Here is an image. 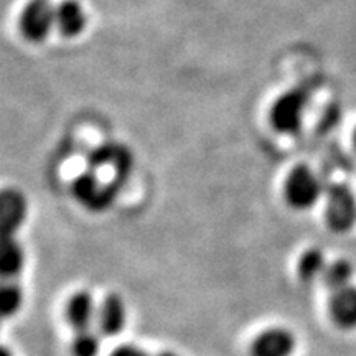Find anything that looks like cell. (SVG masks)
Returning <instances> with one entry per match:
<instances>
[{"instance_id":"6da1fadb","label":"cell","mask_w":356,"mask_h":356,"mask_svg":"<svg viewBox=\"0 0 356 356\" xmlns=\"http://www.w3.org/2000/svg\"><path fill=\"white\" fill-rule=\"evenodd\" d=\"M325 220L335 233H346L356 222V197L348 185L335 184L327 191Z\"/></svg>"},{"instance_id":"7a4b0ae2","label":"cell","mask_w":356,"mask_h":356,"mask_svg":"<svg viewBox=\"0 0 356 356\" xmlns=\"http://www.w3.org/2000/svg\"><path fill=\"white\" fill-rule=\"evenodd\" d=\"M309 97L302 89H291L275 99L270 109V122L282 134H296L304 124Z\"/></svg>"},{"instance_id":"3957f363","label":"cell","mask_w":356,"mask_h":356,"mask_svg":"<svg viewBox=\"0 0 356 356\" xmlns=\"http://www.w3.org/2000/svg\"><path fill=\"white\" fill-rule=\"evenodd\" d=\"M322 191L320 178L305 165L293 168L284 185V195H286L287 203L296 210H307V208L314 207L322 197Z\"/></svg>"},{"instance_id":"277c9868","label":"cell","mask_w":356,"mask_h":356,"mask_svg":"<svg viewBox=\"0 0 356 356\" xmlns=\"http://www.w3.org/2000/svg\"><path fill=\"white\" fill-rule=\"evenodd\" d=\"M55 24V7L48 0H32L20 17V29L30 42H43Z\"/></svg>"},{"instance_id":"5b68a950","label":"cell","mask_w":356,"mask_h":356,"mask_svg":"<svg viewBox=\"0 0 356 356\" xmlns=\"http://www.w3.org/2000/svg\"><path fill=\"white\" fill-rule=\"evenodd\" d=\"M29 213L24 193L15 188L0 190V238L15 236Z\"/></svg>"},{"instance_id":"8992f818","label":"cell","mask_w":356,"mask_h":356,"mask_svg":"<svg viewBox=\"0 0 356 356\" xmlns=\"http://www.w3.org/2000/svg\"><path fill=\"white\" fill-rule=\"evenodd\" d=\"M297 341L292 332L286 328H267L254 338L251 345V356H292Z\"/></svg>"},{"instance_id":"52a82bcc","label":"cell","mask_w":356,"mask_h":356,"mask_svg":"<svg viewBox=\"0 0 356 356\" xmlns=\"http://www.w3.org/2000/svg\"><path fill=\"white\" fill-rule=\"evenodd\" d=\"M127 322V309L124 300L115 293H109L97 307V330L104 337L121 335Z\"/></svg>"},{"instance_id":"ba28073f","label":"cell","mask_w":356,"mask_h":356,"mask_svg":"<svg viewBox=\"0 0 356 356\" xmlns=\"http://www.w3.org/2000/svg\"><path fill=\"white\" fill-rule=\"evenodd\" d=\"M330 317L340 328L353 330L356 328V287L348 286L332 292Z\"/></svg>"},{"instance_id":"9c48e42d","label":"cell","mask_w":356,"mask_h":356,"mask_svg":"<svg viewBox=\"0 0 356 356\" xmlns=\"http://www.w3.org/2000/svg\"><path fill=\"white\" fill-rule=\"evenodd\" d=\"M97 317V307L91 293L78 292L68 300L66 305V320L76 332L88 330L92 327Z\"/></svg>"},{"instance_id":"30bf717a","label":"cell","mask_w":356,"mask_h":356,"mask_svg":"<svg viewBox=\"0 0 356 356\" xmlns=\"http://www.w3.org/2000/svg\"><path fill=\"white\" fill-rule=\"evenodd\" d=\"M25 267V251L15 236L0 238V279H17Z\"/></svg>"},{"instance_id":"8fae6325","label":"cell","mask_w":356,"mask_h":356,"mask_svg":"<svg viewBox=\"0 0 356 356\" xmlns=\"http://www.w3.org/2000/svg\"><path fill=\"white\" fill-rule=\"evenodd\" d=\"M55 24L65 37H76L86 26V13L74 0H65L55 8Z\"/></svg>"},{"instance_id":"7c38bea8","label":"cell","mask_w":356,"mask_h":356,"mask_svg":"<svg viewBox=\"0 0 356 356\" xmlns=\"http://www.w3.org/2000/svg\"><path fill=\"white\" fill-rule=\"evenodd\" d=\"M24 305V291L17 279H0V318L17 315Z\"/></svg>"},{"instance_id":"4fadbf2b","label":"cell","mask_w":356,"mask_h":356,"mask_svg":"<svg viewBox=\"0 0 356 356\" xmlns=\"http://www.w3.org/2000/svg\"><path fill=\"white\" fill-rule=\"evenodd\" d=\"M328 262L325 261L323 252L320 249H307L302 252L297 262V273L304 282H314L315 279H322L325 267Z\"/></svg>"},{"instance_id":"5bb4252c","label":"cell","mask_w":356,"mask_h":356,"mask_svg":"<svg viewBox=\"0 0 356 356\" xmlns=\"http://www.w3.org/2000/svg\"><path fill=\"white\" fill-rule=\"evenodd\" d=\"M351 277H353V267H351L350 262L345 259H335L328 262L327 267H325L322 280L327 289L337 292L340 289L351 286Z\"/></svg>"},{"instance_id":"9a60e30c","label":"cell","mask_w":356,"mask_h":356,"mask_svg":"<svg viewBox=\"0 0 356 356\" xmlns=\"http://www.w3.org/2000/svg\"><path fill=\"white\" fill-rule=\"evenodd\" d=\"M99 350L101 338L96 330L88 328V330L76 332V337L73 338V343H71L73 356H97Z\"/></svg>"},{"instance_id":"2e32d148","label":"cell","mask_w":356,"mask_h":356,"mask_svg":"<svg viewBox=\"0 0 356 356\" xmlns=\"http://www.w3.org/2000/svg\"><path fill=\"white\" fill-rule=\"evenodd\" d=\"M111 356H149L144 350L136 345H122L115 348Z\"/></svg>"},{"instance_id":"e0dca14e","label":"cell","mask_w":356,"mask_h":356,"mask_svg":"<svg viewBox=\"0 0 356 356\" xmlns=\"http://www.w3.org/2000/svg\"><path fill=\"white\" fill-rule=\"evenodd\" d=\"M0 356H13V355H12V351L7 348V346L0 345Z\"/></svg>"},{"instance_id":"ac0fdd59","label":"cell","mask_w":356,"mask_h":356,"mask_svg":"<svg viewBox=\"0 0 356 356\" xmlns=\"http://www.w3.org/2000/svg\"><path fill=\"white\" fill-rule=\"evenodd\" d=\"M157 356H178V355H175V353H168V351H165V353H160V355H157Z\"/></svg>"},{"instance_id":"d6986e66","label":"cell","mask_w":356,"mask_h":356,"mask_svg":"<svg viewBox=\"0 0 356 356\" xmlns=\"http://www.w3.org/2000/svg\"><path fill=\"white\" fill-rule=\"evenodd\" d=\"M355 144H356V132H355Z\"/></svg>"}]
</instances>
